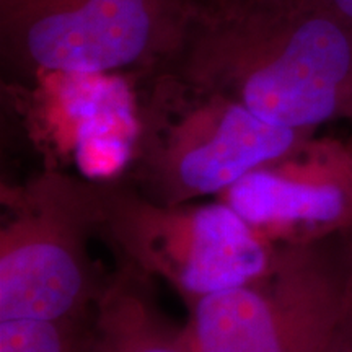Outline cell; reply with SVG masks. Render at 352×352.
<instances>
[{"label": "cell", "mask_w": 352, "mask_h": 352, "mask_svg": "<svg viewBox=\"0 0 352 352\" xmlns=\"http://www.w3.org/2000/svg\"><path fill=\"white\" fill-rule=\"evenodd\" d=\"M166 67L287 129L315 134L352 113V25L305 0L195 13Z\"/></svg>", "instance_id": "6da1fadb"}, {"label": "cell", "mask_w": 352, "mask_h": 352, "mask_svg": "<svg viewBox=\"0 0 352 352\" xmlns=\"http://www.w3.org/2000/svg\"><path fill=\"white\" fill-rule=\"evenodd\" d=\"M311 138L271 124L232 96L165 67L153 76L140 109L132 188L168 206L220 196L250 170Z\"/></svg>", "instance_id": "7a4b0ae2"}, {"label": "cell", "mask_w": 352, "mask_h": 352, "mask_svg": "<svg viewBox=\"0 0 352 352\" xmlns=\"http://www.w3.org/2000/svg\"><path fill=\"white\" fill-rule=\"evenodd\" d=\"M0 320H88L103 292L90 240L103 226V188L44 170L2 189Z\"/></svg>", "instance_id": "3957f363"}, {"label": "cell", "mask_w": 352, "mask_h": 352, "mask_svg": "<svg viewBox=\"0 0 352 352\" xmlns=\"http://www.w3.org/2000/svg\"><path fill=\"white\" fill-rule=\"evenodd\" d=\"M191 0H0V51L26 74L160 70L182 50Z\"/></svg>", "instance_id": "277c9868"}, {"label": "cell", "mask_w": 352, "mask_h": 352, "mask_svg": "<svg viewBox=\"0 0 352 352\" xmlns=\"http://www.w3.org/2000/svg\"><path fill=\"white\" fill-rule=\"evenodd\" d=\"M103 188L101 235L120 261L160 277L189 305L256 279L279 245L250 226L227 202L162 204L121 184Z\"/></svg>", "instance_id": "5b68a950"}, {"label": "cell", "mask_w": 352, "mask_h": 352, "mask_svg": "<svg viewBox=\"0 0 352 352\" xmlns=\"http://www.w3.org/2000/svg\"><path fill=\"white\" fill-rule=\"evenodd\" d=\"M320 243L279 245L264 274L189 305L195 352H331L352 297L346 263Z\"/></svg>", "instance_id": "8992f818"}, {"label": "cell", "mask_w": 352, "mask_h": 352, "mask_svg": "<svg viewBox=\"0 0 352 352\" xmlns=\"http://www.w3.org/2000/svg\"><path fill=\"white\" fill-rule=\"evenodd\" d=\"M274 245H310L352 227V139H308L217 196Z\"/></svg>", "instance_id": "52a82bcc"}, {"label": "cell", "mask_w": 352, "mask_h": 352, "mask_svg": "<svg viewBox=\"0 0 352 352\" xmlns=\"http://www.w3.org/2000/svg\"><path fill=\"white\" fill-rule=\"evenodd\" d=\"M83 352H195L153 300L145 277L120 261L91 311Z\"/></svg>", "instance_id": "ba28073f"}, {"label": "cell", "mask_w": 352, "mask_h": 352, "mask_svg": "<svg viewBox=\"0 0 352 352\" xmlns=\"http://www.w3.org/2000/svg\"><path fill=\"white\" fill-rule=\"evenodd\" d=\"M87 320H0V352H83Z\"/></svg>", "instance_id": "9c48e42d"}, {"label": "cell", "mask_w": 352, "mask_h": 352, "mask_svg": "<svg viewBox=\"0 0 352 352\" xmlns=\"http://www.w3.org/2000/svg\"><path fill=\"white\" fill-rule=\"evenodd\" d=\"M274 2H280V0H191L195 13H206V15L232 13Z\"/></svg>", "instance_id": "30bf717a"}, {"label": "cell", "mask_w": 352, "mask_h": 352, "mask_svg": "<svg viewBox=\"0 0 352 352\" xmlns=\"http://www.w3.org/2000/svg\"><path fill=\"white\" fill-rule=\"evenodd\" d=\"M305 2L327 8L352 25V0H305Z\"/></svg>", "instance_id": "8fae6325"}, {"label": "cell", "mask_w": 352, "mask_h": 352, "mask_svg": "<svg viewBox=\"0 0 352 352\" xmlns=\"http://www.w3.org/2000/svg\"><path fill=\"white\" fill-rule=\"evenodd\" d=\"M331 352H352V316H351L349 323L346 324L341 338L338 340L336 344H334Z\"/></svg>", "instance_id": "7c38bea8"}, {"label": "cell", "mask_w": 352, "mask_h": 352, "mask_svg": "<svg viewBox=\"0 0 352 352\" xmlns=\"http://www.w3.org/2000/svg\"><path fill=\"white\" fill-rule=\"evenodd\" d=\"M346 239V271H347V283L352 297V227L346 233H342Z\"/></svg>", "instance_id": "4fadbf2b"}, {"label": "cell", "mask_w": 352, "mask_h": 352, "mask_svg": "<svg viewBox=\"0 0 352 352\" xmlns=\"http://www.w3.org/2000/svg\"><path fill=\"white\" fill-rule=\"evenodd\" d=\"M347 121H349V122H351V124H352V113L349 114V118H347Z\"/></svg>", "instance_id": "5bb4252c"}]
</instances>
